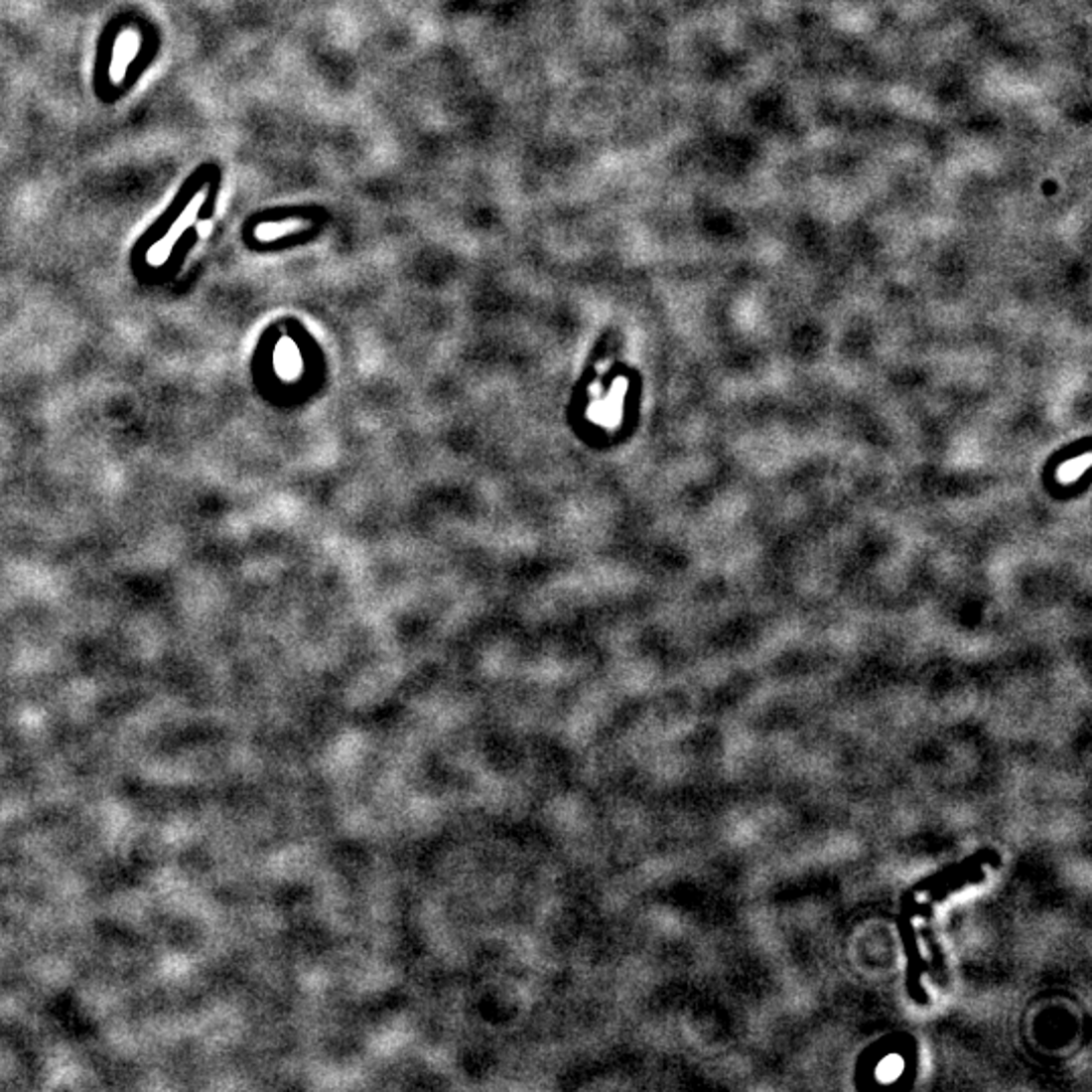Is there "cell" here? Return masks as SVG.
Segmentation results:
<instances>
[{
    "label": "cell",
    "mask_w": 1092,
    "mask_h": 1092,
    "mask_svg": "<svg viewBox=\"0 0 1092 1092\" xmlns=\"http://www.w3.org/2000/svg\"><path fill=\"white\" fill-rule=\"evenodd\" d=\"M1086 466H1088V456H1084L1082 460H1072V462H1068V464L1060 470V476H1062L1064 481L1076 479V478L1082 476V472L1086 470Z\"/></svg>",
    "instance_id": "6da1fadb"
}]
</instances>
